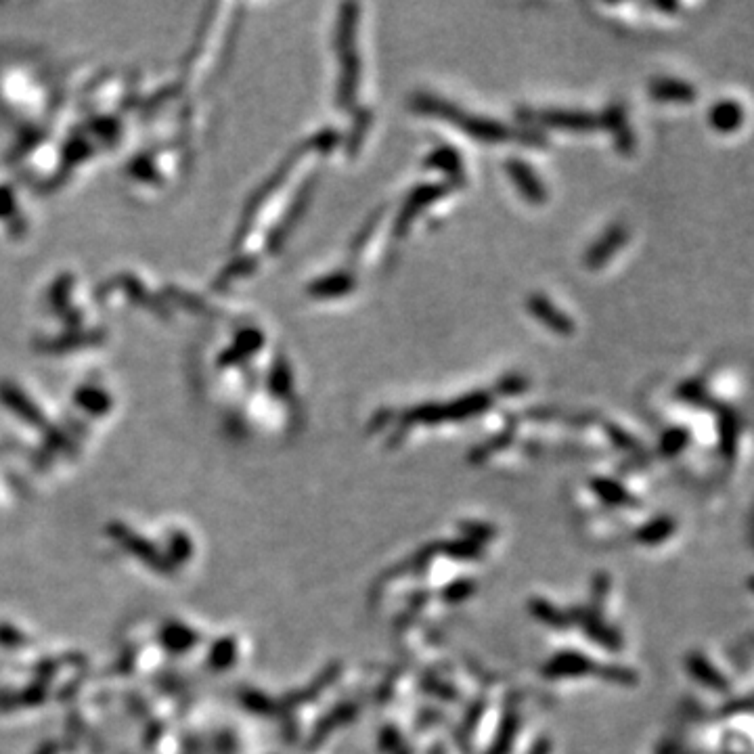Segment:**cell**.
<instances>
[{
    "label": "cell",
    "instance_id": "obj_3",
    "mask_svg": "<svg viewBox=\"0 0 754 754\" xmlns=\"http://www.w3.org/2000/svg\"><path fill=\"white\" fill-rule=\"evenodd\" d=\"M357 24H359V5H346L342 19H340V30H338V47L342 53V63H344V72H342V86H340V103L344 107H350L357 99L359 91V76H361V61L357 55V49H354V34H357Z\"/></svg>",
    "mask_w": 754,
    "mask_h": 754
},
{
    "label": "cell",
    "instance_id": "obj_8",
    "mask_svg": "<svg viewBox=\"0 0 754 754\" xmlns=\"http://www.w3.org/2000/svg\"><path fill=\"white\" fill-rule=\"evenodd\" d=\"M629 239V229L623 223L612 225L600 239H597L589 252L585 254V266H589L591 271L600 269L602 264H606L620 248L625 246Z\"/></svg>",
    "mask_w": 754,
    "mask_h": 754
},
{
    "label": "cell",
    "instance_id": "obj_5",
    "mask_svg": "<svg viewBox=\"0 0 754 754\" xmlns=\"http://www.w3.org/2000/svg\"><path fill=\"white\" fill-rule=\"evenodd\" d=\"M518 116L524 122L553 126L564 130H593L602 126L600 118L587 112H574V109H520Z\"/></svg>",
    "mask_w": 754,
    "mask_h": 754
},
{
    "label": "cell",
    "instance_id": "obj_13",
    "mask_svg": "<svg viewBox=\"0 0 754 754\" xmlns=\"http://www.w3.org/2000/svg\"><path fill=\"white\" fill-rule=\"evenodd\" d=\"M382 214H384V208H380V210H377L375 214H371V216H369V220H367V223H365V227H363V229L359 231V237H357V239H354V243H352V246H350V256H352V258H357V256L361 254V250L365 248L367 239H371V235L375 233L377 225H380Z\"/></svg>",
    "mask_w": 754,
    "mask_h": 754
},
{
    "label": "cell",
    "instance_id": "obj_10",
    "mask_svg": "<svg viewBox=\"0 0 754 754\" xmlns=\"http://www.w3.org/2000/svg\"><path fill=\"white\" fill-rule=\"evenodd\" d=\"M650 95L664 103H692L696 99V88L677 78H654L650 82Z\"/></svg>",
    "mask_w": 754,
    "mask_h": 754
},
{
    "label": "cell",
    "instance_id": "obj_15",
    "mask_svg": "<svg viewBox=\"0 0 754 754\" xmlns=\"http://www.w3.org/2000/svg\"><path fill=\"white\" fill-rule=\"evenodd\" d=\"M352 287H354V279H352L350 275L340 273V275L329 277V279L319 287V294H323V296H342V294L350 292Z\"/></svg>",
    "mask_w": 754,
    "mask_h": 754
},
{
    "label": "cell",
    "instance_id": "obj_12",
    "mask_svg": "<svg viewBox=\"0 0 754 754\" xmlns=\"http://www.w3.org/2000/svg\"><path fill=\"white\" fill-rule=\"evenodd\" d=\"M708 118H711V126L717 132H723V135H727V132H734L742 126L744 109L736 101H719L711 109V116H708Z\"/></svg>",
    "mask_w": 754,
    "mask_h": 754
},
{
    "label": "cell",
    "instance_id": "obj_7",
    "mask_svg": "<svg viewBox=\"0 0 754 754\" xmlns=\"http://www.w3.org/2000/svg\"><path fill=\"white\" fill-rule=\"evenodd\" d=\"M526 308H528V313L532 317L541 321L547 329L556 331V334H560V336H572L574 334L572 319L564 313V310H560L556 304H553L547 296L530 294L528 300H526Z\"/></svg>",
    "mask_w": 754,
    "mask_h": 754
},
{
    "label": "cell",
    "instance_id": "obj_1",
    "mask_svg": "<svg viewBox=\"0 0 754 754\" xmlns=\"http://www.w3.org/2000/svg\"><path fill=\"white\" fill-rule=\"evenodd\" d=\"M411 107L415 112H421L426 116H434L438 120H445L459 128L465 135L480 141V143H507V141H516V143H526V145H547V139L543 132L539 130H518L507 124H501L497 120L489 118H480L472 116L468 112H463L461 107L440 99L436 95L428 93H417L411 99Z\"/></svg>",
    "mask_w": 754,
    "mask_h": 754
},
{
    "label": "cell",
    "instance_id": "obj_11",
    "mask_svg": "<svg viewBox=\"0 0 754 754\" xmlns=\"http://www.w3.org/2000/svg\"><path fill=\"white\" fill-rule=\"evenodd\" d=\"M426 166L430 170H440L449 176V181L463 183V160L455 147H438L434 149L428 158Z\"/></svg>",
    "mask_w": 754,
    "mask_h": 754
},
{
    "label": "cell",
    "instance_id": "obj_18",
    "mask_svg": "<svg viewBox=\"0 0 754 754\" xmlns=\"http://www.w3.org/2000/svg\"><path fill=\"white\" fill-rule=\"evenodd\" d=\"M656 9H662V11H677L679 5H677V3H656Z\"/></svg>",
    "mask_w": 754,
    "mask_h": 754
},
{
    "label": "cell",
    "instance_id": "obj_16",
    "mask_svg": "<svg viewBox=\"0 0 754 754\" xmlns=\"http://www.w3.org/2000/svg\"><path fill=\"white\" fill-rule=\"evenodd\" d=\"M687 442H690V434H687L681 428H675V430L667 432V434H664V438H662V445H664V451H667V453L681 451L687 445Z\"/></svg>",
    "mask_w": 754,
    "mask_h": 754
},
{
    "label": "cell",
    "instance_id": "obj_6",
    "mask_svg": "<svg viewBox=\"0 0 754 754\" xmlns=\"http://www.w3.org/2000/svg\"><path fill=\"white\" fill-rule=\"evenodd\" d=\"M505 170L528 204L543 206L547 202V189L543 181L539 179V174L530 168V164H526L524 160L512 158V160H507Z\"/></svg>",
    "mask_w": 754,
    "mask_h": 754
},
{
    "label": "cell",
    "instance_id": "obj_2",
    "mask_svg": "<svg viewBox=\"0 0 754 754\" xmlns=\"http://www.w3.org/2000/svg\"><path fill=\"white\" fill-rule=\"evenodd\" d=\"M493 407V394L486 390H474L470 394H463L457 401L449 405H419L409 409L403 417L401 424L415 426V424H442V421H461L474 415L484 413L486 409Z\"/></svg>",
    "mask_w": 754,
    "mask_h": 754
},
{
    "label": "cell",
    "instance_id": "obj_4",
    "mask_svg": "<svg viewBox=\"0 0 754 754\" xmlns=\"http://www.w3.org/2000/svg\"><path fill=\"white\" fill-rule=\"evenodd\" d=\"M461 183H455V181H445V183H426V185H419L415 187L407 199L405 204L401 208V212H398L396 220H394V237L396 239H403L407 235V231L411 229L413 220L428 210L436 199L449 195L453 189H457Z\"/></svg>",
    "mask_w": 754,
    "mask_h": 754
},
{
    "label": "cell",
    "instance_id": "obj_17",
    "mask_svg": "<svg viewBox=\"0 0 754 754\" xmlns=\"http://www.w3.org/2000/svg\"><path fill=\"white\" fill-rule=\"evenodd\" d=\"M528 390V380L518 373L514 375H505L499 382V392L501 394H522Z\"/></svg>",
    "mask_w": 754,
    "mask_h": 754
},
{
    "label": "cell",
    "instance_id": "obj_9",
    "mask_svg": "<svg viewBox=\"0 0 754 754\" xmlns=\"http://www.w3.org/2000/svg\"><path fill=\"white\" fill-rule=\"evenodd\" d=\"M600 122H602V126H606L612 132L618 153L631 155L633 147H635V139L631 135V128H629V122H627L625 105H610L606 112L600 116Z\"/></svg>",
    "mask_w": 754,
    "mask_h": 754
},
{
    "label": "cell",
    "instance_id": "obj_14",
    "mask_svg": "<svg viewBox=\"0 0 754 754\" xmlns=\"http://www.w3.org/2000/svg\"><path fill=\"white\" fill-rule=\"evenodd\" d=\"M371 122H373L371 109H361L359 116H357V124H354V130H352V135H350V143H348V151L350 153H357V149L363 143V137H365V132L369 130Z\"/></svg>",
    "mask_w": 754,
    "mask_h": 754
}]
</instances>
